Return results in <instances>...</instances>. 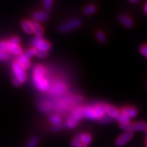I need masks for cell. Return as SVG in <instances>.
<instances>
[{"instance_id": "3957f363", "label": "cell", "mask_w": 147, "mask_h": 147, "mask_svg": "<svg viewBox=\"0 0 147 147\" xmlns=\"http://www.w3.org/2000/svg\"><path fill=\"white\" fill-rule=\"evenodd\" d=\"M32 45L34 46V49L45 51L47 53L51 49V44L46 40H43L41 37H36L32 41Z\"/></svg>"}, {"instance_id": "7402d4cb", "label": "cell", "mask_w": 147, "mask_h": 147, "mask_svg": "<svg viewBox=\"0 0 147 147\" xmlns=\"http://www.w3.org/2000/svg\"><path fill=\"white\" fill-rule=\"evenodd\" d=\"M95 10H96V8H95L94 5H89V6L86 7V8H84V12L86 14L89 15V14H92L94 13V12H95Z\"/></svg>"}, {"instance_id": "5bb4252c", "label": "cell", "mask_w": 147, "mask_h": 147, "mask_svg": "<svg viewBox=\"0 0 147 147\" xmlns=\"http://www.w3.org/2000/svg\"><path fill=\"white\" fill-rule=\"evenodd\" d=\"M146 127V125L143 122H137L130 123L131 131H142Z\"/></svg>"}, {"instance_id": "2e32d148", "label": "cell", "mask_w": 147, "mask_h": 147, "mask_svg": "<svg viewBox=\"0 0 147 147\" xmlns=\"http://www.w3.org/2000/svg\"><path fill=\"white\" fill-rule=\"evenodd\" d=\"M32 27H33V33L36 34L37 37H41L43 34L44 29L42 26L36 22H32Z\"/></svg>"}, {"instance_id": "5b68a950", "label": "cell", "mask_w": 147, "mask_h": 147, "mask_svg": "<svg viewBox=\"0 0 147 147\" xmlns=\"http://www.w3.org/2000/svg\"><path fill=\"white\" fill-rule=\"evenodd\" d=\"M50 93L53 95H60L65 93L67 90V86L62 82H57L53 83L51 87L49 88Z\"/></svg>"}, {"instance_id": "4fadbf2b", "label": "cell", "mask_w": 147, "mask_h": 147, "mask_svg": "<svg viewBox=\"0 0 147 147\" xmlns=\"http://www.w3.org/2000/svg\"><path fill=\"white\" fill-rule=\"evenodd\" d=\"M35 22L38 23V22H45L47 21L49 18L47 13L45 12H35L33 15Z\"/></svg>"}, {"instance_id": "f546056e", "label": "cell", "mask_w": 147, "mask_h": 147, "mask_svg": "<svg viewBox=\"0 0 147 147\" xmlns=\"http://www.w3.org/2000/svg\"><path fill=\"white\" fill-rule=\"evenodd\" d=\"M113 119H112L111 117H110L109 116H108L107 115H105L102 118H101L100 119V121L101 123H108L113 120Z\"/></svg>"}, {"instance_id": "4dcf8cb0", "label": "cell", "mask_w": 147, "mask_h": 147, "mask_svg": "<svg viewBox=\"0 0 147 147\" xmlns=\"http://www.w3.org/2000/svg\"><path fill=\"white\" fill-rule=\"evenodd\" d=\"M7 44H8V41H5V40L0 41V51H6Z\"/></svg>"}, {"instance_id": "ffe728a7", "label": "cell", "mask_w": 147, "mask_h": 147, "mask_svg": "<svg viewBox=\"0 0 147 147\" xmlns=\"http://www.w3.org/2000/svg\"><path fill=\"white\" fill-rule=\"evenodd\" d=\"M78 123V121L71 116L70 118L67 120V123H66V125H67V127L68 128H74L76 126V125Z\"/></svg>"}, {"instance_id": "f35d334b", "label": "cell", "mask_w": 147, "mask_h": 147, "mask_svg": "<svg viewBox=\"0 0 147 147\" xmlns=\"http://www.w3.org/2000/svg\"><path fill=\"white\" fill-rule=\"evenodd\" d=\"M79 147H87V146H84V145H82V144H81V145H80V146H79Z\"/></svg>"}, {"instance_id": "9c48e42d", "label": "cell", "mask_w": 147, "mask_h": 147, "mask_svg": "<svg viewBox=\"0 0 147 147\" xmlns=\"http://www.w3.org/2000/svg\"><path fill=\"white\" fill-rule=\"evenodd\" d=\"M121 114L130 119L136 117L138 111L135 108L131 107V106H125L121 110Z\"/></svg>"}, {"instance_id": "484cf974", "label": "cell", "mask_w": 147, "mask_h": 147, "mask_svg": "<svg viewBox=\"0 0 147 147\" xmlns=\"http://www.w3.org/2000/svg\"><path fill=\"white\" fill-rule=\"evenodd\" d=\"M35 51V55L38 56V57L40 58H45L47 57V53L45 52V51H42L40 50H38V49H34Z\"/></svg>"}, {"instance_id": "603a6c76", "label": "cell", "mask_w": 147, "mask_h": 147, "mask_svg": "<svg viewBox=\"0 0 147 147\" xmlns=\"http://www.w3.org/2000/svg\"><path fill=\"white\" fill-rule=\"evenodd\" d=\"M51 122L55 126L59 125L61 123V119L57 115H53L51 117Z\"/></svg>"}, {"instance_id": "836d02e7", "label": "cell", "mask_w": 147, "mask_h": 147, "mask_svg": "<svg viewBox=\"0 0 147 147\" xmlns=\"http://www.w3.org/2000/svg\"><path fill=\"white\" fill-rule=\"evenodd\" d=\"M71 145H72L73 147H79L81 145V143H80V140H79L78 138H76L74 140L72 141V143H71Z\"/></svg>"}, {"instance_id": "4316f807", "label": "cell", "mask_w": 147, "mask_h": 147, "mask_svg": "<svg viewBox=\"0 0 147 147\" xmlns=\"http://www.w3.org/2000/svg\"><path fill=\"white\" fill-rule=\"evenodd\" d=\"M23 55L29 59H30L34 55H35V51L34 49H30L29 50H27L25 53H23Z\"/></svg>"}, {"instance_id": "1f68e13d", "label": "cell", "mask_w": 147, "mask_h": 147, "mask_svg": "<svg viewBox=\"0 0 147 147\" xmlns=\"http://www.w3.org/2000/svg\"><path fill=\"white\" fill-rule=\"evenodd\" d=\"M140 51L141 54H142L143 56H144L145 57L147 58V45H143L140 47Z\"/></svg>"}, {"instance_id": "8992f818", "label": "cell", "mask_w": 147, "mask_h": 147, "mask_svg": "<svg viewBox=\"0 0 147 147\" xmlns=\"http://www.w3.org/2000/svg\"><path fill=\"white\" fill-rule=\"evenodd\" d=\"M94 112L95 119H100L102 118L104 115H106V105L104 104H100L95 105L94 106H92Z\"/></svg>"}, {"instance_id": "cb8c5ba5", "label": "cell", "mask_w": 147, "mask_h": 147, "mask_svg": "<svg viewBox=\"0 0 147 147\" xmlns=\"http://www.w3.org/2000/svg\"><path fill=\"white\" fill-rule=\"evenodd\" d=\"M38 138L36 137H33L29 140L28 144L27 145V147H36L37 144H38Z\"/></svg>"}, {"instance_id": "30bf717a", "label": "cell", "mask_w": 147, "mask_h": 147, "mask_svg": "<svg viewBox=\"0 0 147 147\" xmlns=\"http://www.w3.org/2000/svg\"><path fill=\"white\" fill-rule=\"evenodd\" d=\"M16 61L25 69H28L30 67V61H29V59H27L23 54H21L19 56H18L17 59H16Z\"/></svg>"}, {"instance_id": "8d00e7d4", "label": "cell", "mask_w": 147, "mask_h": 147, "mask_svg": "<svg viewBox=\"0 0 147 147\" xmlns=\"http://www.w3.org/2000/svg\"><path fill=\"white\" fill-rule=\"evenodd\" d=\"M130 1H131V2H132V3H136V2H138L137 0H130Z\"/></svg>"}, {"instance_id": "83f0119b", "label": "cell", "mask_w": 147, "mask_h": 147, "mask_svg": "<svg viewBox=\"0 0 147 147\" xmlns=\"http://www.w3.org/2000/svg\"><path fill=\"white\" fill-rule=\"evenodd\" d=\"M97 39L98 40V41H100V42H104L106 41V36L102 32H99L97 34Z\"/></svg>"}, {"instance_id": "f1b7e54d", "label": "cell", "mask_w": 147, "mask_h": 147, "mask_svg": "<svg viewBox=\"0 0 147 147\" xmlns=\"http://www.w3.org/2000/svg\"><path fill=\"white\" fill-rule=\"evenodd\" d=\"M44 7L47 10H50L53 7V1L51 0H45L43 2Z\"/></svg>"}, {"instance_id": "52a82bcc", "label": "cell", "mask_w": 147, "mask_h": 147, "mask_svg": "<svg viewBox=\"0 0 147 147\" xmlns=\"http://www.w3.org/2000/svg\"><path fill=\"white\" fill-rule=\"evenodd\" d=\"M132 137H133V134L131 133V131H125L117 140V144L118 146H123L132 138Z\"/></svg>"}, {"instance_id": "9a60e30c", "label": "cell", "mask_w": 147, "mask_h": 147, "mask_svg": "<svg viewBox=\"0 0 147 147\" xmlns=\"http://www.w3.org/2000/svg\"><path fill=\"white\" fill-rule=\"evenodd\" d=\"M22 29L25 33L28 34H31L33 33V27L32 22L29 21H23L21 23Z\"/></svg>"}, {"instance_id": "e0dca14e", "label": "cell", "mask_w": 147, "mask_h": 147, "mask_svg": "<svg viewBox=\"0 0 147 147\" xmlns=\"http://www.w3.org/2000/svg\"><path fill=\"white\" fill-rule=\"evenodd\" d=\"M84 117H87L89 119L93 120V119H95V114L93 112V107H84V113H83Z\"/></svg>"}, {"instance_id": "e575fe53", "label": "cell", "mask_w": 147, "mask_h": 147, "mask_svg": "<svg viewBox=\"0 0 147 147\" xmlns=\"http://www.w3.org/2000/svg\"><path fill=\"white\" fill-rule=\"evenodd\" d=\"M42 110H50V106H49V104L46 103V104H43V107H42Z\"/></svg>"}, {"instance_id": "44dd1931", "label": "cell", "mask_w": 147, "mask_h": 147, "mask_svg": "<svg viewBox=\"0 0 147 147\" xmlns=\"http://www.w3.org/2000/svg\"><path fill=\"white\" fill-rule=\"evenodd\" d=\"M117 121L120 123V124H127L129 123V119L125 117V116L120 113L117 117Z\"/></svg>"}, {"instance_id": "ab89813d", "label": "cell", "mask_w": 147, "mask_h": 147, "mask_svg": "<svg viewBox=\"0 0 147 147\" xmlns=\"http://www.w3.org/2000/svg\"><path fill=\"white\" fill-rule=\"evenodd\" d=\"M145 130H146V133L147 134V126H146V129H145Z\"/></svg>"}, {"instance_id": "d590c367", "label": "cell", "mask_w": 147, "mask_h": 147, "mask_svg": "<svg viewBox=\"0 0 147 147\" xmlns=\"http://www.w3.org/2000/svg\"><path fill=\"white\" fill-rule=\"evenodd\" d=\"M59 129H60V127L59 125H57V126H55L54 128H53V129L55 130V131H57V130H59Z\"/></svg>"}, {"instance_id": "d6a6232c", "label": "cell", "mask_w": 147, "mask_h": 147, "mask_svg": "<svg viewBox=\"0 0 147 147\" xmlns=\"http://www.w3.org/2000/svg\"><path fill=\"white\" fill-rule=\"evenodd\" d=\"M9 42H11L12 44H14V45H19L20 43V39L16 36H14L12 37L11 39L9 40Z\"/></svg>"}, {"instance_id": "d4e9b609", "label": "cell", "mask_w": 147, "mask_h": 147, "mask_svg": "<svg viewBox=\"0 0 147 147\" xmlns=\"http://www.w3.org/2000/svg\"><path fill=\"white\" fill-rule=\"evenodd\" d=\"M9 59V53L7 51H0V61H5Z\"/></svg>"}, {"instance_id": "60d3db41", "label": "cell", "mask_w": 147, "mask_h": 147, "mask_svg": "<svg viewBox=\"0 0 147 147\" xmlns=\"http://www.w3.org/2000/svg\"><path fill=\"white\" fill-rule=\"evenodd\" d=\"M146 146H147V138L146 140Z\"/></svg>"}, {"instance_id": "6da1fadb", "label": "cell", "mask_w": 147, "mask_h": 147, "mask_svg": "<svg viewBox=\"0 0 147 147\" xmlns=\"http://www.w3.org/2000/svg\"><path fill=\"white\" fill-rule=\"evenodd\" d=\"M45 68L42 65H38L34 69V82L36 87L40 91H47L49 89V82L45 78Z\"/></svg>"}, {"instance_id": "7a4b0ae2", "label": "cell", "mask_w": 147, "mask_h": 147, "mask_svg": "<svg viewBox=\"0 0 147 147\" xmlns=\"http://www.w3.org/2000/svg\"><path fill=\"white\" fill-rule=\"evenodd\" d=\"M12 69L14 75L12 78L16 79L21 84L26 81L27 74L26 71H25V69L23 67H21L16 61L12 63Z\"/></svg>"}, {"instance_id": "ac0fdd59", "label": "cell", "mask_w": 147, "mask_h": 147, "mask_svg": "<svg viewBox=\"0 0 147 147\" xmlns=\"http://www.w3.org/2000/svg\"><path fill=\"white\" fill-rule=\"evenodd\" d=\"M119 21H120L121 23L124 26L127 27H131L133 25V21H132V20L125 15L121 16L120 18H119Z\"/></svg>"}, {"instance_id": "277c9868", "label": "cell", "mask_w": 147, "mask_h": 147, "mask_svg": "<svg viewBox=\"0 0 147 147\" xmlns=\"http://www.w3.org/2000/svg\"><path fill=\"white\" fill-rule=\"evenodd\" d=\"M81 25V21L79 19H74L69 21L67 23H63L60 27V31L61 32H67L69 31L78 28Z\"/></svg>"}, {"instance_id": "7c38bea8", "label": "cell", "mask_w": 147, "mask_h": 147, "mask_svg": "<svg viewBox=\"0 0 147 147\" xmlns=\"http://www.w3.org/2000/svg\"><path fill=\"white\" fill-rule=\"evenodd\" d=\"M77 138L79 139L81 144L87 146L91 142V136L88 134H79L76 136Z\"/></svg>"}, {"instance_id": "ba28073f", "label": "cell", "mask_w": 147, "mask_h": 147, "mask_svg": "<svg viewBox=\"0 0 147 147\" xmlns=\"http://www.w3.org/2000/svg\"><path fill=\"white\" fill-rule=\"evenodd\" d=\"M6 51L8 53H11V54L16 55V56H19L20 55L22 54L21 47L19 45L12 44L9 41H8V44H7Z\"/></svg>"}, {"instance_id": "8fae6325", "label": "cell", "mask_w": 147, "mask_h": 147, "mask_svg": "<svg viewBox=\"0 0 147 147\" xmlns=\"http://www.w3.org/2000/svg\"><path fill=\"white\" fill-rule=\"evenodd\" d=\"M106 114H107V115L111 117L112 119H117L119 114H120V112L115 106H106Z\"/></svg>"}, {"instance_id": "74e56055", "label": "cell", "mask_w": 147, "mask_h": 147, "mask_svg": "<svg viewBox=\"0 0 147 147\" xmlns=\"http://www.w3.org/2000/svg\"><path fill=\"white\" fill-rule=\"evenodd\" d=\"M144 11H145V13L147 14V4L146 5V6H145V8H144Z\"/></svg>"}, {"instance_id": "d6986e66", "label": "cell", "mask_w": 147, "mask_h": 147, "mask_svg": "<svg viewBox=\"0 0 147 147\" xmlns=\"http://www.w3.org/2000/svg\"><path fill=\"white\" fill-rule=\"evenodd\" d=\"M83 113H84V108H78L74 111L72 117H74L75 119H76L77 120L79 121L82 118V117H84Z\"/></svg>"}]
</instances>
